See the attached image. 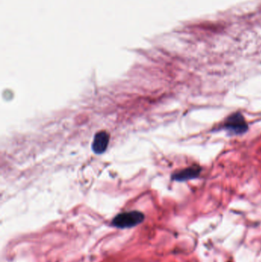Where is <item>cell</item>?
<instances>
[{"label":"cell","mask_w":261,"mask_h":262,"mask_svg":"<svg viewBox=\"0 0 261 262\" xmlns=\"http://www.w3.org/2000/svg\"><path fill=\"white\" fill-rule=\"evenodd\" d=\"M200 167H191L187 169L179 171L172 176V179L176 181H184V180H191L197 177L200 173Z\"/></svg>","instance_id":"obj_4"},{"label":"cell","mask_w":261,"mask_h":262,"mask_svg":"<svg viewBox=\"0 0 261 262\" xmlns=\"http://www.w3.org/2000/svg\"><path fill=\"white\" fill-rule=\"evenodd\" d=\"M144 218V214L141 212H126L117 215L112 221V226L118 229H130L142 223Z\"/></svg>","instance_id":"obj_1"},{"label":"cell","mask_w":261,"mask_h":262,"mask_svg":"<svg viewBox=\"0 0 261 262\" xmlns=\"http://www.w3.org/2000/svg\"><path fill=\"white\" fill-rule=\"evenodd\" d=\"M224 125H225V129L236 134H243L246 132L248 128L245 118L242 114L239 113H236L230 116L225 121Z\"/></svg>","instance_id":"obj_2"},{"label":"cell","mask_w":261,"mask_h":262,"mask_svg":"<svg viewBox=\"0 0 261 262\" xmlns=\"http://www.w3.org/2000/svg\"><path fill=\"white\" fill-rule=\"evenodd\" d=\"M110 141V136L106 131L96 134L92 143V150L96 154H102L106 151Z\"/></svg>","instance_id":"obj_3"}]
</instances>
